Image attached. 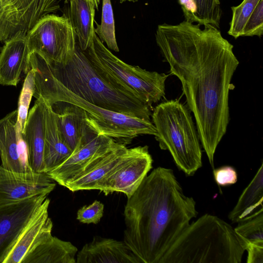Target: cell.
<instances>
[{"label": "cell", "mask_w": 263, "mask_h": 263, "mask_svg": "<svg viewBox=\"0 0 263 263\" xmlns=\"http://www.w3.org/2000/svg\"><path fill=\"white\" fill-rule=\"evenodd\" d=\"M48 195L41 194L0 206V263H4Z\"/></svg>", "instance_id": "12"}, {"label": "cell", "mask_w": 263, "mask_h": 263, "mask_svg": "<svg viewBox=\"0 0 263 263\" xmlns=\"http://www.w3.org/2000/svg\"><path fill=\"white\" fill-rule=\"evenodd\" d=\"M152 163L147 145L135 147L121 164L97 183L95 190L105 195L120 192L129 198L152 168Z\"/></svg>", "instance_id": "11"}, {"label": "cell", "mask_w": 263, "mask_h": 263, "mask_svg": "<svg viewBox=\"0 0 263 263\" xmlns=\"http://www.w3.org/2000/svg\"><path fill=\"white\" fill-rule=\"evenodd\" d=\"M69 21L78 40V45L82 51L86 50L92 43L95 33L94 28L95 6L92 0H69Z\"/></svg>", "instance_id": "23"}, {"label": "cell", "mask_w": 263, "mask_h": 263, "mask_svg": "<svg viewBox=\"0 0 263 263\" xmlns=\"http://www.w3.org/2000/svg\"><path fill=\"white\" fill-rule=\"evenodd\" d=\"M183 11L185 20L191 23H196V11L194 0H178Z\"/></svg>", "instance_id": "34"}, {"label": "cell", "mask_w": 263, "mask_h": 263, "mask_svg": "<svg viewBox=\"0 0 263 263\" xmlns=\"http://www.w3.org/2000/svg\"><path fill=\"white\" fill-rule=\"evenodd\" d=\"M45 102L42 97H40L28 112L22 133L26 144L29 164L33 172L45 173Z\"/></svg>", "instance_id": "15"}, {"label": "cell", "mask_w": 263, "mask_h": 263, "mask_svg": "<svg viewBox=\"0 0 263 263\" xmlns=\"http://www.w3.org/2000/svg\"><path fill=\"white\" fill-rule=\"evenodd\" d=\"M215 181L218 185L227 186L237 182V175L235 170L230 166H224L213 171Z\"/></svg>", "instance_id": "32"}, {"label": "cell", "mask_w": 263, "mask_h": 263, "mask_svg": "<svg viewBox=\"0 0 263 263\" xmlns=\"http://www.w3.org/2000/svg\"><path fill=\"white\" fill-rule=\"evenodd\" d=\"M95 32L109 49L119 51L115 35V22L110 0H102L101 22Z\"/></svg>", "instance_id": "26"}, {"label": "cell", "mask_w": 263, "mask_h": 263, "mask_svg": "<svg viewBox=\"0 0 263 263\" xmlns=\"http://www.w3.org/2000/svg\"><path fill=\"white\" fill-rule=\"evenodd\" d=\"M118 143L105 135L91 134L80 142L66 160L47 174L65 186L67 182L91 168Z\"/></svg>", "instance_id": "10"}, {"label": "cell", "mask_w": 263, "mask_h": 263, "mask_svg": "<svg viewBox=\"0 0 263 263\" xmlns=\"http://www.w3.org/2000/svg\"><path fill=\"white\" fill-rule=\"evenodd\" d=\"M77 263H139L123 241L93 237L76 255Z\"/></svg>", "instance_id": "16"}, {"label": "cell", "mask_w": 263, "mask_h": 263, "mask_svg": "<svg viewBox=\"0 0 263 263\" xmlns=\"http://www.w3.org/2000/svg\"><path fill=\"white\" fill-rule=\"evenodd\" d=\"M34 91V72L30 69L26 74L18 102L17 121L23 133L27 119L29 105Z\"/></svg>", "instance_id": "29"}, {"label": "cell", "mask_w": 263, "mask_h": 263, "mask_svg": "<svg viewBox=\"0 0 263 263\" xmlns=\"http://www.w3.org/2000/svg\"><path fill=\"white\" fill-rule=\"evenodd\" d=\"M197 214L195 201L184 194L173 171L158 167L127 198L123 241L139 263H159Z\"/></svg>", "instance_id": "2"}, {"label": "cell", "mask_w": 263, "mask_h": 263, "mask_svg": "<svg viewBox=\"0 0 263 263\" xmlns=\"http://www.w3.org/2000/svg\"><path fill=\"white\" fill-rule=\"evenodd\" d=\"M260 0H243L238 6L231 7L232 17L228 33L237 39L242 36L247 22Z\"/></svg>", "instance_id": "27"}, {"label": "cell", "mask_w": 263, "mask_h": 263, "mask_svg": "<svg viewBox=\"0 0 263 263\" xmlns=\"http://www.w3.org/2000/svg\"><path fill=\"white\" fill-rule=\"evenodd\" d=\"M15 109L0 119V156L2 166L17 172H32L26 144L17 121Z\"/></svg>", "instance_id": "14"}, {"label": "cell", "mask_w": 263, "mask_h": 263, "mask_svg": "<svg viewBox=\"0 0 263 263\" xmlns=\"http://www.w3.org/2000/svg\"><path fill=\"white\" fill-rule=\"evenodd\" d=\"M78 248L51 235L27 254L21 263H76Z\"/></svg>", "instance_id": "22"}, {"label": "cell", "mask_w": 263, "mask_h": 263, "mask_svg": "<svg viewBox=\"0 0 263 263\" xmlns=\"http://www.w3.org/2000/svg\"><path fill=\"white\" fill-rule=\"evenodd\" d=\"M247 263H263V245L246 243Z\"/></svg>", "instance_id": "33"}, {"label": "cell", "mask_w": 263, "mask_h": 263, "mask_svg": "<svg viewBox=\"0 0 263 263\" xmlns=\"http://www.w3.org/2000/svg\"><path fill=\"white\" fill-rule=\"evenodd\" d=\"M263 33V0L256 6L244 28L242 36H258Z\"/></svg>", "instance_id": "31"}, {"label": "cell", "mask_w": 263, "mask_h": 263, "mask_svg": "<svg viewBox=\"0 0 263 263\" xmlns=\"http://www.w3.org/2000/svg\"><path fill=\"white\" fill-rule=\"evenodd\" d=\"M62 1L0 0V43L26 36L41 18L59 10Z\"/></svg>", "instance_id": "9"}, {"label": "cell", "mask_w": 263, "mask_h": 263, "mask_svg": "<svg viewBox=\"0 0 263 263\" xmlns=\"http://www.w3.org/2000/svg\"><path fill=\"white\" fill-rule=\"evenodd\" d=\"M104 209V205L101 201L95 200L78 211L77 219L83 223L97 224L103 215Z\"/></svg>", "instance_id": "30"}, {"label": "cell", "mask_w": 263, "mask_h": 263, "mask_svg": "<svg viewBox=\"0 0 263 263\" xmlns=\"http://www.w3.org/2000/svg\"><path fill=\"white\" fill-rule=\"evenodd\" d=\"M151 116L160 148L170 153L186 175H193L202 166V151L189 109L178 100H171L157 105Z\"/></svg>", "instance_id": "6"}, {"label": "cell", "mask_w": 263, "mask_h": 263, "mask_svg": "<svg viewBox=\"0 0 263 263\" xmlns=\"http://www.w3.org/2000/svg\"><path fill=\"white\" fill-rule=\"evenodd\" d=\"M50 106L60 131L72 151L83 139L96 133L89 126L86 112L82 108L65 101H58Z\"/></svg>", "instance_id": "19"}, {"label": "cell", "mask_w": 263, "mask_h": 263, "mask_svg": "<svg viewBox=\"0 0 263 263\" xmlns=\"http://www.w3.org/2000/svg\"><path fill=\"white\" fill-rule=\"evenodd\" d=\"M47 63L53 76L82 99L107 110L151 121L152 108L102 76L77 44L73 54L65 62Z\"/></svg>", "instance_id": "4"}, {"label": "cell", "mask_w": 263, "mask_h": 263, "mask_svg": "<svg viewBox=\"0 0 263 263\" xmlns=\"http://www.w3.org/2000/svg\"><path fill=\"white\" fill-rule=\"evenodd\" d=\"M245 251L234 228L206 214L188 226L159 263H240Z\"/></svg>", "instance_id": "5"}, {"label": "cell", "mask_w": 263, "mask_h": 263, "mask_svg": "<svg viewBox=\"0 0 263 263\" xmlns=\"http://www.w3.org/2000/svg\"><path fill=\"white\" fill-rule=\"evenodd\" d=\"M83 51L102 76L134 94L151 108L164 97L168 75L124 62L105 46L96 33L90 46Z\"/></svg>", "instance_id": "7"}, {"label": "cell", "mask_w": 263, "mask_h": 263, "mask_svg": "<svg viewBox=\"0 0 263 263\" xmlns=\"http://www.w3.org/2000/svg\"><path fill=\"white\" fill-rule=\"evenodd\" d=\"M49 204L50 199L47 197L4 263H21L27 254L52 235L53 222L48 216Z\"/></svg>", "instance_id": "17"}, {"label": "cell", "mask_w": 263, "mask_h": 263, "mask_svg": "<svg viewBox=\"0 0 263 263\" xmlns=\"http://www.w3.org/2000/svg\"><path fill=\"white\" fill-rule=\"evenodd\" d=\"M96 8L98 9L99 5L100 4V0H92Z\"/></svg>", "instance_id": "35"}, {"label": "cell", "mask_w": 263, "mask_h": 263, "mask_svg": "<svg viewBox=\"0 0 263 263\" xmlns=\"http://www.w3.org/2000/svg\"><path fill=\"white\" fill-rule=\"evenodd\" d=\"M55 182L46 173L13 172L0 165V206L41 194L48 195Z\"/></svg>", "instance_id": "13"}, {"label": "cell", "mask_w": 263, "mask_h": 263, "mask_svg": "<svg viewBox=\"0 0 263 263\" xmlns=\"http://www.w3.org/2000/svg\"><path fill=\"white\" fill-rule=\"evenodd\" d=\"M30 51L26 36L6 42L0 52V84L16 86L22 73L30 70Z\"/></svg>", "instance_id": "18"}, {"label": "cell", "mask_w": 263, "mask_h": 263, "mask_svg": "<svg viewBox=\"0 0 263 263\" xmlns=\"http://www.w3.org/2000/svg\"><path fill=\"white\" fill-rule=\"evenodd\" d=\"M46 103L45 134L44 151V172L54 169L71 155L72 150L63 137L51 106Z\"/></svg>", "instance_id": "21"}, {"label": "cell", "mask_w": 263, "mask_h": 263, "mask_svg": "<svg viewBox=\"0 0 263 263\" xmlns=\"http://www.w3.org/2000/svg\"><path fill=\"white\" fill-rule=\"evenodd\" d=\"M186 20L157 27L156 43L170 72L180 81L199 140L213 168L229 121V93L239 65L233 46L214 26Z\"/></svg>", "instance_id": "1"}, {"label": "cell", "mask_w": 263, "mask_h": 263, "mask_svg": "<svg viewBox=\"0 0 263 263\" xmlns=\"http://www.w3.org/2000/svg\"><path fill=\"white\" fill-rule=\"evenodd\" d=\"M137 0H120V2H123L125 1H129V2H136Z\"/></svg>", "instance_id": "36"}, {"label": "cell", "mask_w": 263, "mask_h": 263, "mask_svg": "<svg viewBox=\"0 0 263 263\" xmlns=\"http://www.w3.org/2000/svg\"><path fill=\"white\" fill-rule=\"evenodd\" d=\"M30 51L48 63H63L73 54L77 45L69 18L54 14L41 18L26 35Z\"/></svg>", "instance_id": "8"}, {"label": "cell", "mask_w": 263, "mask_h": 263, "mask_svg": "<svg viewBox=\"0 0 263 263\" xmlns=\"http://www.w3.org/2000/svg\"><path fill=\"white\" fill-rule=\"evenodd\" d=\"M134 148H128L119 143L90 169L67 182L64 187L73 192L95 190L97 183L121 164L132 153Z\"/></svg>", "instance_id": "20"}, {"label": "cell", "mask_w": 263, "mask_h": 263, "mask_svg": "<svg viewBox=\"0 0 263 263\" xmlns=\"http://www.w3.org/2000/svg\"><path fill=\"white\" fill-rule=\"evenodd\" d=\"M196 23L203 26L212 25L219 29L222 11L219 0H194Z\"/></svg>", "instance_id": "28"}, {"label": "cell", "mask_w": 263, "mask_h": 263, "mask_svg": "<svg viewBox=\"0 0 263 263\" xmlns=\"http://www.w3.org/2000/svg\"><path fill=\"white\" fill-rule=\"evenodd\" d=\"M263 201V164L244 190L235 207L230 212L229 219L233 223H239L252 214Z\"/></svg>", "instance_id": "24"}, {"label": "cell", "mask_w": 263, "mask_h": 263, "mask_svg": "<svg viewBox=\"0 0 263 263\" xmlns=\"http://www.w3.org/2000/svg\"><path fill=\"white\" fill-rule=\"evenodd\" d=\"M236 233L246 243L263 245V210L252 214L234 228Z\"/></svg>", "instance_id": "25"}, {"label": "cell", "mask_w": 263, "mask_h": 263, "mask_svg": "<svg viewBox=\"0 0 263 263\" xmlns=\"http://www.w3.org/2000/svg\"><path fill=\"white\" fill-rule=\"evenodd\" d=\"M30 69L34 72L33 97H40L51 105L58 101L74 104L86 112L89 126L98 135H105L126 145L142 135L155 136V127L151 121L133 117L96 106L65 88L52 74L47 63L38 53L29 57Z\"/></svg>", "instance_id": "3"}]
</instances>
